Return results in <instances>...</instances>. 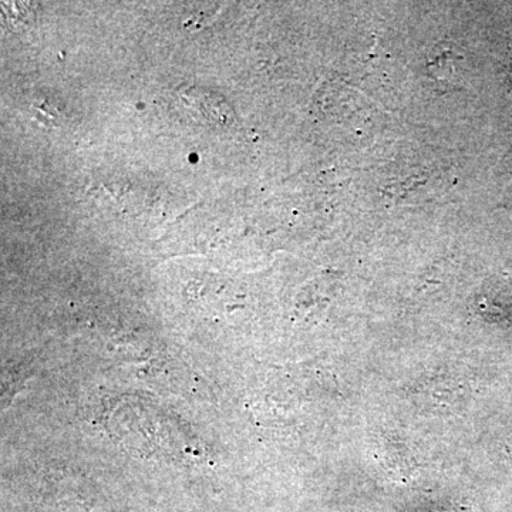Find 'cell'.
<instances>
[{
    "mask_svg": "<svg viewBox=\"0 0 512 512\" xmlns=\"http://www.w3.org/2000/svg\"><path fill=\"white\" fill-rule=\"evenodd\" d=\"M185 106L197 111L198 116L210 126L228 127L234 123L235 114L227 101L208 90L191 87L183 94Z\"/></svg>",
    "mask_w": 512,
    "mask_h": 512,
    "instance_id": "1",
    "label": "cell"
},
{
    "mask_svg": "<svg viewBox=\"0 0 512 512\" xmlns=\"http://www.w3.org/2000/svg\"><path fill=\"white\" fill-rule=\"evenodd\" d=\"M464 55L453 43H441L431 52L427 67L430 76L443 86H456L461 80Z\"/></svg>",
    "mask_w": 512,
    "mask_h": 512,
    "instance_id": "2",
    "label": "cell"
},
{
    "mask_svg": "<svg viewBox=\"0 0 512 512\" xmlns=\"http://www.w3.org/2000/svg\"><path fill=\"white\" fill-rule=\"evenodd\" d=\"M505 79H507L508 87H510V92L512 93V55L507 62V69H505Z\"/></svg>",
    "mask_w": 512,
    "mask_h": 512,
    "instance_id": "3",
    "label": "cell"
},
{
    "mask_svg": "<svg viewBox=\"0 0 512 512\" xmlns=\"http://www.w3.org/2000/svg\"><path fill=\"white\" fill-rule=\"evenodd\" d=\"M29 13H26V15H19V19L22 20L23 18H28ZM9 18H15V20H18V15L15 16H9Z\"/></svg>",
    "mask_w": 512,
    "mask_h": 512,
    "instance_id": "4",
    "label": "cell"
},
{
    "mask_svg": "<svg viewBox=\"0 0 512 512\" xmlns=\"http://www.w3.org/2000/svg\"><path fill=\"white\" fill-rule=\"evenodd\" d=\"M511 198H512V192H511Z\"/></svg>",
    "mask_w": 512,
    "mask_h": 512,
    "instance_id": "5",
    "label": "cell"
}]
</instances>
